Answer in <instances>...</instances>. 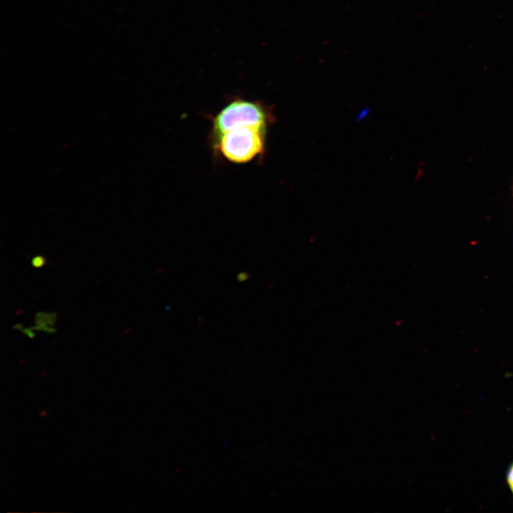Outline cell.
<instances>
[{"label":"cell","instance_id":"6da1fadb","mask_svg":"<svg viewBox=\"0 0 513 513\" xmlns=\"http://www.w3.org/2000/svg\"><path fill=\"white\" fill-rule=\"evenodd\" d=\"M267 128L244 126L232 129L212 139L213 148L223 159L244 164L261 157L266 148Z\"/></svg>","mask_w":513,"mask_h":513},{"label":"cell","instance_id":"7a4b0ae2","mask_svg":"<svg viewBox=\"0 0 513 513\" xmlns=\"http://www.w3.org/2000/svg\"><path fill=\"white\" fill-rule=\"evenodd\" d=\"M272 108L259 101L234 98L212 118L211 136L244 126L267 128L274 122Z\"/></svg>","mask_w":513,"mask_h":513},{"label":"cell","instance_id":"3957f363","mask_svg":"<svg viewBox=\"0 0 513 513\" xmlns=\"http://www.w3.org/2000/svg\"><path fill=\"white\" fill-rule=\"evenodd\" d=\"M506 479L509 488L513 495V462L507 470Z\"/></svg>","mask_w":513,"mask_h":513},{"label":"cell","instance_id":"277c9868","mask_svg":"<svg viewBox=\"0 0 513 513\" xmlns=\"http://www.w3.org/2000/svg\"><path fill=\"white\" fill-rule=\"evenodd\" d=\"M45 264V259L42 256H36L31 260V264L36 268H39Z\"/></svg>","mask_w":513,"mask_h":513},{"label":"cell","instance_id":"5b68a950","mask_svg":"<svg viewBox=\"0 0 513 513\" xmlns=\"http://www.w3.org/2000/svg\"><path fill=\"white\" fill-rule=\"evenodd\" d=\"M249 274L247 272H240L238 274L237 279L239 282H244L249 279Z\"/></svg>","mask_w":513,"mask_h":513},{"label":"cell","instance_id":"8992f818","mask_svg":"<svg viewBox=\"0 0 513 513\" xmlns=\"http://www.w3.org/2000/svg\"><path fill=\"white\" fill-rule=\"evenodd\" d=\"M368 114H369V108H365L359 113V114L358 115V116L356 118V120H361L363 119L364 118H366L368 115Z\"/></svg>","mask_w":513,"mask_h":513},{"label":"cell","instance_id":"52a82bcc","mask_svg":"<svg viewBox=\"0 0 513 513\" xmlns=\"http://www.w3.org/2000/svg\"><path fill=\"white\" fill-rule=\"evenodd\" d=\"M24 333L31 338H32L33 336V334L31 332V331H29L28 329L24 330Z\"/></svg>","mask_w":513,"mask_h":513}]
</instances>
